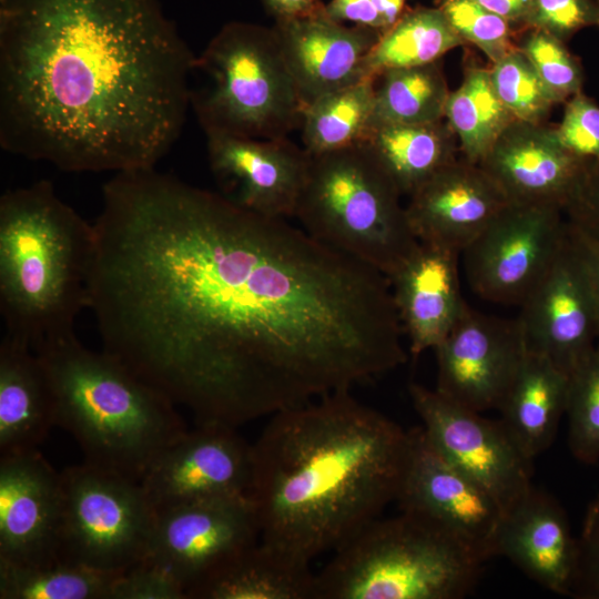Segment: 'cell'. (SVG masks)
Wrapping results in <instances>:
<instances>
[{
    "instance_id": "cell-42",
    "label": "cell",
    "mask_w": 599,
    "mask_h": 599,
    "mask_svg": "<svg viewBox=\"0 0 599 599\" xmlns=\"http://www.w3.org/2000/svg\"><path fill=\"white\" fill-rule=\"evenodd\" d=\"M568 238L588 283L599 327V241L569 222Z\"/></svg>"
},
{
    "instance_id": "cell-32",
    "label": "cell",
    "mask_w": 599,
    "mask_h": 599,
    "mask_svg": "<svg viewBox=\"0 0 599 599\" xmlns=\"http://www.w3.org/2000/svg\"><path fill=\"white\" fill-rule=\"evenodd\" d=\"M122 572L63 560L35 566L0 560V598L110 599L112 586Z\"/></svg>"
},
{
    "instance_id": "cell-34",
    "label": "cell",
    "mask_w": 599,
    "mask_h": 599,
    "mask_svg": "<svg viewBox=\"0 0 599 599\" xmlns=\"http://www.w3.org/2000/svg\"><path fill=\"white\" fill-rule=\"evenodd\" d=\"M489 71L498 98L518 121L544 123L558 104L518 48L493 63Z\"/></svg>"
},
{
    "instance_id": "cell-14",
    "label": "cell",
    "mask_w": 599,
    "mask_h": 599,
    "mask_svg": "<svg viewBox=\"0 0 599 599\" xmlns=\"http://www.w3.org/2000/svg\"><path fill=\"white\" fill-rule=\"evenodd\" d=\"M436 390L475 412L498 409L528 352L517 318H502L469 306L434 349Z\"/></svg>"
},
{
    "instance_id": "cell-18",
    "label": "cell",
    "mask_w": 599,
    "mask_h": 599,
    "mask_svg": "<svg viewBox=\"0 0 599 599\" xmlns=\"http://www.w3.org/2000/svg\"><path fill=\"white\" fill-rule=\"evenodd\" d=\"M62 510L61 471L39 449L0 458V560H61Z\"/></svg>"
},
{
    "instance_id": "cell-25",
    "label": "cell",
    "mask_w": 599,
    "mask_h": 599,
    "mask_svg": "<svg viewBox=\"0 0 599 599\" xmlns=\"http://www.w3.org/2000/svg\"><path fill=\"white\" fill-rule=\"evenodd\" d=\"M311 564L260 539L214 569L187 599H314Z\"/></svg>"
},
{
    "instance_id": "cell-39",
    "label": "cell",
    "mask_w": 599,
    "mask_h": 599,
    "mask_svg": "<svg viewBox=\"0 0 599 599\" xmlns=\"http://www.w3.org/2000/svg\"><path fill=\"white\" fill-rule=\"evenodd\" d=\"M110 599H186V596L173 576L144 558L118 576Z\"/></svg>"
},
{
    "instance_id": "cell-30",
    "label": "cell",
    "mask_w": 599,
    "mask_h": 599,
    "mask_svg": "<svg viewBox=\"0 0 599 599\" xmlns=\"http://www.w3.org/2000/svg\"><path fill=\"white\" fill-rule=\"evenodd\" d=\"M465 44L437 7L407 8L367 55L365 75L375 79L390 69L437 62L448 51Z\"/></svg>"
},
{
    "instance_id": "cell-45",
    "label": "cell",
    "mask_w": 599,
    "mask_h": 599,
    "mask_svg": "<svg viewBox=\"0 0 599 599\" xmlns=\"http://www.w3.org/2000/svg\"><path fill=\"white\" fill-rule=\"evenodd\" d=\"M487 10L506 19L521 30L529 12L531 0H474Z\"/></svg>"
},
{
    "instance_id": "cell-47",
    "label": "cell",
    "mask_w": 599,
    "mask_h": 599,
    "mask_svg": "<svg viewBox=\"0 0 599 599\" xmlns=\"http://www.w3.org/2000/svg\"><path fill=\"white\" fill-rule=\"evenodd\" d=\"M599 3V0H596Z\"/></svg>"
},
{
    "instance_id": "cell-33",
    "label": "cell",
    "mask_w": 599,
    "mask_h": 599,
    "mask_svg": "<svg viewBox=\"0 0 599 599\" xmlns=\"http://www.w3.org/2000/svg\"><path fill=\"white\" fill-rule=\"evenodd\" d=\"M566 415L571 454L583 464L599 461V343L569 374Z\"/></svg>"
},
{
    "instance_id": "cell-23",
    "label": "cell",
    "mask_w": 599,
    "mask_h": 599,
    "mask_svg": "<svg viewBox=\"0 0 599 599\" xmlns=\"http://www.w3.org/2000/svg\"><path fill=\"white\" fill-rule=\"evenodd\" d=\"M497 556L508 558L544 588L571 595L578 539L571 534L566 511L549 494L531 486L504 515Z\"/></svg>"
},
{
    "instance_id": "cell-31",
    "label": "cell",
    "mask_w": 599,
    "mask_h": 599,
    "mask_svg": "<svg viewBox=\"0 0 599 599\" xmlns=\"http://www.w3.org/2000/svg\"><path fill=\"white\" fill-rule=\"evenodd\" d=\"M449 92L439 61L387 70L375 78L373 126L440 121Z\"/></svg>"
},
{
    "instance_id": "cell-28",
    "label": "cell",
    "mask_w": 599,
    "mask_h": 599,
    "mask_svg": "<svg viewBox=\"0 0 599 599\" xmlns=\"http://www.w3.org/2000/svg\"><path fill=\"white\" fill-rule=\"evenodd\" d=\"M444 119L459 142L465 160L479 164L516 119L498 98L488 68L468 63L463 81L449 92Z\"/></svg>"
},
{
    "instance_id": "cell-15",
    "label": "cell",
    "mask_w": 599,
    "mask_h": 599,
    "mask_svg": "<svg viewBox=\"0 0 599 599\" xmlns=\"http://www.w3.org/2000/svg\"><path fill=\"white\" fill-rule=\"evenodd\" d=\"M252 444L222 423H197L166 447L140 484L156 512L179 505L248 496Z\"/></svg>"
},
{
    "instance_id": "cell-11",
    "label": "cell",
    "mask_w": 599,
    "mask_h": 599,
    "mask_svg": "<svg viewBox=\"0 0 599 599\" xmlns=\"http://www.w3.org/2000/svg\"><path fill=\"white\" fill-rule=\"evenodd\" d=\"M408 393L430 444L481 486L504 515L511 509L532 486V460L500 420L485 418L417 383L409 385Z\"/></svg>"
},
{
    "instance_id": "cell-5",
    "label": "cell",
    "mask_w": 599,
    "mask_h": 599,
    "mask_svg": "<svg viewBox=\"0 0 599 599\" xmlns=\"http://www.w3.org/2000/svg\"><path fill=\"white\" fill-rule=\"evenodd\" d=\"M94 227L50 181L0 199V312L6 333L28 342L74 331L88 308Z\"/></svg>"
},
{
    "instance_id": "cell-1",
    "label": "cell",
    "mask_w": 599,
    "mask_h": 599,
    "mask_svg": "<svg viewBox=\"0 0 599 599\" xmlns=\"http://www.w3.org/2000/svg\"><path fill=\"white\" fill-rule=\"evenodd\" d=\"M89 278L103 351L237 427L407 361L389 280L285 219L155 167L102 190Z\"/></svg>"
},
{
    "instance_id": "cell-29",
    "label": "cell",
    "mask_w": 599,
    "mask_h": 599,
    "mask_svg": "<svg viewBox=\"0 0 599 599\" xmlns=\"http://www.w3.org/2000/svg\"><path fill=\"white\" fill-rule=\"evenodd\" d=\"M375 79L321 97L303 112L302 142L311 155L365 144L374 121Z\"/></svg>"
},
{
    "instance_id": "cell-36",
    "label": "cell",
    "mask_w": 599,
    "mask_h": 599,
    "mask_svg": "<svg viewBox=\"0 0 599 599\" xmlns=\"http://www.w3.org/2000/svg\"><path fill=\"white\" fill-rule=\"evenodd\" d=\"M455 32L495 63L517 49L514 26L474 0H435Z\"/></svg>"
},
{
    "instance_id": "cell-16",
    "label": "cell",
    "mask_w": 599,
    "mask_h": 599,
    "mask_svg": "<svg viewBox=\"0 0 599 599\" xmlns=\"http://www.w3.org/2000/svg\"><path fill=\"white\" fill-rule=\"evenodd\" d=\"M220 193L236 205L276 219L295 215L311 155L287 138L205 134Z\"/></svg>"
},
{
    "instance_id": "cell-41",
    "label": "cell",
    "mask_w": 599,
    "mask_h": 599,
    "mask_svg": "<svg viewBox=\"0 0 599 599\" xmlns=\"http://www.w3.org/2000/svg\"><path fill=\"white\" fill-rule=\"evenodd\" d=\"M564 211L571 225L599 241V162L588 161L581 181Z\"/></svg>"
},
{
    "instance_id": "cell-24",
    "label": "cell",
    "mask_w": 599,
    "mask_h": 599,
    "mask_svg": "<svg viewBox=\"0 0 599 599\" xmlns=\"http://www.w3.org/2000/svg\"><path fill=\"white\" fill-rule=\"evenodd\" d=\"M57 426L48 373L31 345L4 333L0 343V458L39 449Z\"/></svg>"
},
{
    "instance_id": "cell-3",
    "label": "cell",
    "mask_w": 599,
    "mask_h": 599,
    "mask_svg": "<svg viewBox=\"0 0 599 599\" xmlns=\"http://www.w3.org/2000/svg\"><path fill=\"white\" fill-rule=\"evenodd\" d=\"M408 446V430L349 390L270 416L248 490L261 540L311 562L334 551L396 500Z\"/></svg>"
},
{
    "instance_id": "cell-40",
    "label": "cell",
    "mask_w": 599,
    "mask_h": 599,
    "mask_svg": "<svg viewBox=\"0 0 599 599\" xmlns=\"http://www.w3.org/2000/svg\"><path fill=\"white\" fill-rule=\"evenodd\" d=\"M571 595L599 599V496L587 509L578 539V561Z\"/></svg>"
},
{
    "instance_id": "cell-17",
    "label": "cell",
    "mask_w": 599,
    "mask_h": 599,
    "mask_svg": "<svg viewBox=\"0 0 599 599\" xmlns=\"http://www.w3.org/2000/svg\"><path fill=\"white\" fill-rule=\"evenodd\" d=\"M527 349L571 374L595 349L599 327L579 261L567 241L542 278L520 304Z\"/></svg>"
},
{
    "instance_id": "cell-19",
    "label": "cell",
    "mask_w": 599,
    "mask_h": 599,
    "mask_svg": "<svg viewBox=\"0 0 599 599\" xmlns=\"http://www.w3.org/2000/svg\"><path fill=\"white\" fill-rule=\"evenodd\" d=\"M587 164L588 160L561 144L556 128L518 120L507 126L479 163L509 202L552 204L564 210Z\"/></svg>"
},
{
    "instance_id": "cell-35",
    "label": "cell",
    "mask_w": 599,
    "mask_h": 599,
    "mask_svg": "<svg viewBox=\"0 0 599 599\" xmlns=\"http://www.w3.org/2000/svg\"><path fill=\"white\" fill-rule=\"evenodd\" d=\"M526 31L527 33L516 41L517 48L532 64L557 103L566 102L581 92L583 70L566 43L538 29Z\"/></svg>"
},
{
    "instance_id": "cell-8",
    "label": "cell",
    "mask_w": 599,
    "mask_h": 599,
    "mask_svg": "<svg viewBox=\"0 0 599 599\" xmlns=\"http://www.w3.org/2000/svg\"><path fill=\"white\" fill-rule=\"evenodd\" d=\"M191 75L190 106L205 134L280 139L301 128L305 104L274 28L225 24Z\"/></svg>"
},
{
    "instance_id": "cell-43",
    "label": "cell",
    "mask_w": 599,
    "mask_h": 599,
    "mask_svg": "<svg viewBox=\"0 0 599 599\" xmlns=\"http://www.w3.org/2000/svg\"><path fill=\"white\" fill-rule=\"evenodd\" d=\"M326 14L341 23L352 22L354 26L370 28L384 33V20L372 0H331L325 4Z\"/></svg>"
},
{
    "instance_id": "cell-37",
    "label": "cell",
    "mask_w": 599,
    "mask_h": 599,
    "mask_svg": "<svg viewBox=\"0 0 599 599\" xmlns=\"http://www.w3.org/2000/svg\"><path fill=\"white\" fill-rule=\"evenodd\" d=\"M589 27H599L596 0H531L524 30L538 29L566 43Z\"/></svg>"
},
{
    "instance_id": "cell-7",
    "label": "cell",
    "mask_w": 599,
    "mask_h": 599,
    "mask_svg": "<svg viewBox=\"0 0 599 599\" xmlns=\"http://www.w3.org/2000/svg\"><path fill=\"white\" fill-rule=\"evenodd\" d=\"M402 196L363 144L311 155L294 216L314 238L389 277L418 245Z\"/></svg>"
},
{
    "instance_id": "cell-26",
    "label": "cell",
    "mask_w": 599,
    "mask_h": 599,
    "mask_svg": "<svg viewBox=\"0 0 599 599\" xmlns=\"http://www.w3.org/2000/svg\"><path fill=\"white\" fill-rule=\"evenodd\" d=\"M569 375L547 357L527 352L497 410L522 454L534 460L554 441L566 415Z\"/></svg>"
},
{
    "instance_id": "cell-9",
    "label": "cell",
    "mask_w": 599,
    "mask_h": 599,
    "mask_svg": "<svg viewBox=\"0 0 599 599\" xmlns=\"http://www.w3.org/2000/svg\"><path fill=\"white\" fill-rule=\"evenodd\" d=\"M61 483V560L122 572L144 559L156 510L139 481L83 461Z\"/></svg>"
},
{
    "instance_id": "cell-12",
    "label": "cell",
    "mask_w": 599,
    "mask_h": 599,
    "mask_svg": "<svg viewBox=\"0 0 599 599\" xmlns=\"http://www.w3.org/2000/svg\"><path fill=\"white\" fill-rule=\"evenodd\" d=\"M396 502L400 511L451 535L485 562L497 556L504 511L473 478L447 460L422 426L408 430Z\"/></svg>"
},
{
    "instance_id": "cell-10",
    "label": "cell",
    "mask_w": 599,
    "mask_h": 599,
    "mask_svg": "<svg viewBox=\"0 0 599 599\" xmlns=\"http://www.w3.org/2000/svg\"><path fill=\"white\" fill-rule=\"evenodd\" d=\"M567 236L562 207L509 202L461 253L467 282L485 301L520 305Z\"/></svg>"
},
{
    "instance_id": "cell-6",
    "label": "cell",
    "mask_w": 599,
    "mask_h": 599,
    "mask_svg": "<svg viewBox=\"0 0 599 599\" xmlns=\"http://www.w3.org/2000/svg\"><path fill=\"white\" fill-rule=\"evenodd\" d=\"M315 575L314 599H460L485 561L458 539L400 511L375 518Z\"/></svg>"
},
{
    "instance_id": "cell-13",
    "label": "cell",
    "mask_w": 599,
    "mask_h": 599,
    "mask_svg": "<svg viewBox=\"0 0 599 599\" xmlns=\"http://www.w3.org/2000/svg\"><path fill=\"white\" fill-rule=\"evenodd\" d=\"M261 539L248 496L220 497L156 512L145 559L187 592L229 558Z\"/></svg>"
},
{
    "instance_id": "cell-44",
    "label": "cell",
    "mask_w": 599,
    "mask_h": 599,
    "mask_svg": "<svg viewBox=\"0 0 599 599\" xmlns=\"http://www.w3.org/2000/svg\"><path fill=\"white\" fill-rule=\"evenodd\" d=\"M276 21L312 14L324 7L321 0H263Z\"/></svg>"
},
{
    "instance_id": "cell-46",
    "label": "cell",
    "mask_w": 599,
    "mask_h": 599,
    "mask_svg": "<svg viewBox=\"0 0 599 599\" xmlns=\"http://www.w3.org/2000/svg\"><path fill=\"white\" fill-rule=\"evenodd\" d=\"M382 16L386 30L393 27L407 10L406 0H372ZM383 34V33H382Z\"/></svg>"
},
{
    "instance_id": "cell-22",
    "label": "cell",
    "mask_w": 599,
    "mask_h": 599,
    "mask_svg": "<svg viewBox=\"0 0 599 599\" xmlns=\"http://www.w3.org/2000/svg\"><path fill=\"white\" fill-rule=\"evenodd\" d=\"M460 254L418 242L407 260L388 277L404 335L409 342V353L415 357L425 351H434L468 307L460 291Z\"/></svg>"
},
{
    "instance_id": "cell-20",
    "label": "cell",
    "mask_w": 599,
    "mask_h": 599,
    "mask_svg": "<svg viewBox=\"0 0 599 599\" xmlns=\"http://www.w3.org/2000/svg\"><path fill=\"white\" fill-rule=\"evenodd\" d=\"M408 197L406 213L418 242L459 253L509 203L491 176L464 158L439 170Z\"/></svg>"
},
{
    "instance_id": "cell-27",
    "label": "cell",
    "mask_w": 599,
    "mask_h": 599,
    "mask_svg": "<svg viewBox=\"0 0 599 599\" xmlns=\"http://www.w3.org/2000/svg\"><path fill=\"white\" fill-rule=\"evenodd\" d=\"M365 144L403 196H410L458 159L457 138L445 119L422 124H376Z\"/></svg>"
},
{
    "instance_id": "cell-21",
    "label": "cell",
    "mask_w": 599,
    "mask_h": 599,
    "mask_svg": "<svg viewBox=\"0 0 599 599\" xmlns=\"http://www.w3.org/2000/svg\"><path fill=\"white\" fill-rule=\"evenodd\" d=\"M324 7L305 17L276 21L274 27L305 108L366 80L365 60L382 35L370 28L337 22Z\"/></svg>"
},
{
    "instance_id": "cell-38",
    "label": "cell",
    "mask_w": 599,
    "mask_h": 599,
    "mask_svg": "<svg viewBox=\"0 0 599 599\" xmlns=\"http://www.w3.org/2000/svg\"><path fill=\"white\" fill-rule=\"evenodd\" d=\"M556 132L572 154L599 162V105L582 91L568 99Z\"/></svg>"
},
{
    "instance_id": "cell-4",
    "label": "cell",
    "mask_w": 599,
    "mask_h": 599,
    "mask_svg": "<svg viewBox=\"0 0 599 599\" xmlns=\"http://www.w3.org/2000/svg\"><path fill=\"white\" fill-rule=\"evenodd\" d=\"M33 351L50 378L57 426L77 440L84 461L140 483L151 463L189 429L176 405L74 331Z\"/></svg>"
},
{
    "instance_id": "cell-2",
    "label": "cell",
    "mask_w": 599,
    "mask_h": 599,
    "mask_svg": "<svg viewBox=\"0 0 599 599\" xmlns=\"http://www.w3.org/2000/svg\"><path fill=\"white\" fill-rule=\"evenodd\" d=\"M195 55L158 0H0V144L67 172L155 167Z\"/></svg>"
}]
</instances>
